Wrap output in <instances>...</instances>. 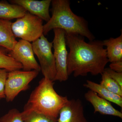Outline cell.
<instances>
[{
    "label": "cell",
    "instance_id": "6da1fadb",
    "mask_svg": "<svg viewBox=\"0 0 122 122\" xmlns=\"http://www.w3.org/2000/svg\"><path fill=\"white\" fill-rule=\"evenodd\" d=\"M83 37L66 33V46L69 48L67 59L68 76H86L88 73L102 74L109 62L103 41L94 40L87 43Z\"/></svg>",
    "mask_w": 122,
    "mask_h": 122
},
{
    "label": "cell",
    "instance_id": "7a4b0ae2",
    "mask_svg": "<svg viewBox=\"0 0 122 122\" xmlns=\"http://www.w3.org/2000/svg\"><path fill=\"white\" fill-rule=\"evenodd\" d=\"M52 16L44 25L43 34L47 35L52 30L60 29L66 33L86 37L90 41L95 37L88 28V23L81 17L75 14L70 8L68 0H53L51 1Z\"/></svg>",
    "mask_w": 122,
    "mask_h": 122
},
{
    "label": "cell",
    "instance_id": "3957f363",
    "mask_svg": "<svg viewBox=\"0 0 122 122\" xmlns=\"http://www.w3.org/2000/svg\"><path fill=\"white\" fill-rule=\"evenodd\" d=\"M69 100L67 96L56 92L53 82L44 77L30 94L23 111L35 112L57 119L60 110Z\"/></svg>",
    "mask_w": 122,
    "mask_h": 122
},
{
    "label": "cell",
    "instance_id": "277c9868",
    "mask_svg": "<svg viewBox=\"0 0 122 122\" xmlns=\"http://www.w3.org/2000/svg\"><path fill=\"white\" fill-rule=\"evenodd\" d=\"M15 38L33 42L43 35V20L28 12L11 25Z\"/></svg>",
    "mask_w": 122,
    "mask_h": 122
},
{
    "label": "cell",
    "instance_id": "5b68a950",
    "mask_svg": "<svg viewBox=\"0 0 122 122\" xmlns=\"http://www.w3.org/2000/svg\"><path fill=\"white\" fill-rule=\"evenodd\" d=\"M33 51L40 63L41 71L44 77L55 81L56 74L55 60L52 52L53 42H50L44 34L32 42Z\"/></svg>",
    "mask_w": 122,
    "mask_h": 122
},
{
    "label": "cell",
    "instance_id": "8992f818",
    "mask_svg": "<svg viewBox=\"0 0 122 122\" xmlns=\"http://www.w3.org/2000/svg\"><path fill=\"white\" fill-rule=\"evenodd\" d=\"M36 70L25 71L17 70L9 72L5 86V98L12 102L21 91L28 88L30 83L38 75Z\"/></svg>",
    "mask_w": 122,
    "mask_h": 122
},
{
    "label": "cell",
    "instance_id": "52a82bcc",
    "mask_svg": "<svg viewBox=\"0 0 122 122\" xmlns=\"http://www.w3.org/2000/svg\"><path fill=\"white\" fill-rule=\"evenodd\" d=\"M53 30L54 36L53 47L56 71L55 81H65L69 78L67 72L68 53L66 49L65 32L60 29H54Z\"/></svg>",
    "mask_w": 122,
    "mask_h": 122
},
{
    "label": "cell",
    "instance_id": "ba28073f",
    "mask_svg": "<svg viewBox=\"0 0 122 122\" xmlns=\"http://www.w3.org/2000/svg\"><path fill=\"white\" fill-rule=\"evenodd\" d=\"M9 55L21 64L23 70L41 71L40 66L34 57L32 44L29 42L19 40Z\"/></svg>",
    "mask_w": 122,
    "mask_h": 122
},
{
    "label": "cell",
    "instance_id": "9c48e42d",
    "mask_svg": "<svg viewBox=\"0 0 122 122\" xmlns=\"http://www.w3.org/2000/svg\"><path fill=\"white\" fill-rule=\"evenodd\" d=\"M57 122H88L80 99L69 100L61 109Z\"/></svg>",
    "mask_w": 122,
    "mask_h": 122
},
{
    "label": "cell",
    "instance_id": "30bf717a",
    "mask_svg": "<svg viewBox=\"0 0 122 122\" xmlns=\"http://www.w3.org/2000/svg\"><path fill=\"white\" fill-rule=\"evenodd\" d=\"M11 4L21 6L27 12L46 22L50 20L49 8L51 0H11Z\"/></svg>",
    "mask_w": 122,
    "mask_h": 122
},
{
    "label": "cell",
    "instance_id": "8fae6325",
    "mask_svg": "<svg viewBox=\"0 0 122 122\" xmlns=\"http://www.w3.org/2000/svg\"><path fill=\"white\" fill-rule=\"evenodd\" d=\"M85 97L93 106L94 113L98 112L102 114L122 118L121 112L115 109L110 102L99 97L95 92L90 90L85 94Z\"/></svg>",
    "mask_w": 122,
    "mask_h": 122
},
{
    "label": "cell",
    "instance_id": "7c38bea8",
    "mask_svg": "<svg viewBox=\"0 0 122 122\" xmlns=\"http://www.w3.org/2000/svg\"><path fill=\"white\" fill-rule=\"evenodd\" d=\"M12 24L10 20L0 19V46L9 51L17 42L12 31Z\"/></svg>",
    "mask_w": 122,
    "mask_h": 122
},
{
    "label": "cell",
    "instance_id": "4fadbf2b",
    "mask_svg": "<svg viewBox=\"0 0 122 122\" xmlns=\"http://www.w3.org/2000/svg\"><path fill=\"white\" fill-rule=\"evenodd\" d=\"M103 41L106 47L107 56L111 63L122 60V34L116 38H111Z\"/></svg>",
    "mask_w": 122,
    "mask_h": 122
},
{
    "label": "cell",
    "instance_id": "5bb4252c",
    "mask_svg": "<svg viewBox=\"0 0 122 122\" xmlns=\"http://www.w3.org/2000/svg\"><path fill=\"white\" fill-rule=\"evenodd\" d=\"M83 86L95 92L99 97L122 107V97L109 91L100 84L87 80Z\"/></svg>",
    "mask_w": 122,
    "mask_h": 122
},
{
    "label": "cell",
    "instance_id": "9a60e30c",
    "mask_svg": "<svg viewBox=\"0 0 122 122\" xmlns=\"http://www.w3.org/2000/svg\"><path fill=\"white\" fill-rule=\"evenodd\" d=\"M27 11L22 7L7 2H0V19L10 20L24 16Z\"/></svg>",
    "mask_w": 122,
    "mask_h": 122
},
{
    "label": "cell",
    "instance_id": "2e32d148",
    "mask_svg": "<svg viewBox=\"0 0 122 122\" xmlns=\"http://www.w3.org/2000/svg\"><path fill=\"white\" fill-rule=\"evenodd\" d=\"M0 69L10 72L20 70L22 69V66L20 63L7 54L5 51L0 49Z\"/></svg>",
    "mask_w": 122,
    "mask_h": 122
},
{
    "label": "cell",
    "instance_id": "e0dca14e",
    "mask_svg": "<svg viewBox=\"0 0 122 122\" xmlns=\"http://www.w3.org/2000/svg\"><path fill=\"white\" fill-rule=\"evenodd\" d=\"M21 113L24 122H57V119L35 112L23 111Z\"/></svg>",
    "mask_w": 122,
    "mask_h": 122
},
{
    "label": "cell",
    "instance_id": "ac0fdd59",
    "mask_svg": "<svg viewBox=\"0 0 122 122\" xmlns=\"http://www.w3.org/2000/svg\"><path fill=\"white\" fill-rule=\"evenodd\" d=\"M102 75L100 85L114 93L122 97V88L115 81L103 72Z\"/></svg>",
    "mask_w": 122,
    "mask_h": 122
},
{
    "label": "cell",
    "instance_id": "d6986e66",
    "mask_svg": "<svg viewBox=\"0 0 122 122\" xmlns=\"http://www.w3.org/2000/svg\"><path fill=\"white\" fill-rule=\"evenodd\" d=\"M0 122H24L21 113L17 109H13L0 118Z\"/></svg>",
    "mask_w": 122,
    "mask_h": 122
},
{
    "label": "cell",
    "instance_id": "ffe728a7",
    "mask_svg": "<svg viewBox=\"0 0 122 122\" xmlns=\"http://www.w3.org/2000/svg\"><path fill=\"white\" fill-rule=\"evenodd\" d=\"M8 72L6 70L0 69V100L5 98V86L8 76Z\"/></svg>",
    "mask_w": 122,
    "mask_h": 122
},
{
    "label": "cell",
    "instance_id": "44dd1931",
    "mask_svg": "<svg viewBox=\"0 0 122 122\" xmlns=\"http://www.w3.org/2000/svg\"><path fill=\"white\" fill-rule=\"evenodd\" d=\"M103 72L115 81L122 88V73L115 72L110 68H105Z\"/></svg>",
    "mask_w": 122,
    "mask_h": 122
},
{
    "label": "cell",
    "instance_id": "7402d4cb",
    "mask_svg": "<svg viewBox=\"0 0 122 122\" xmlns=\"http://www.w3.org/2000/svg\"><path fill=\"white\" fill-rule=\"evenodd\" d=\"M110 68L118 73H122V60L115 62H112L110 64Z\"/></svg>",
    "mask_w": 122,
    "mask_h": 122
}]
</instances>
